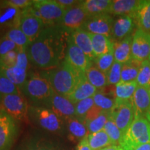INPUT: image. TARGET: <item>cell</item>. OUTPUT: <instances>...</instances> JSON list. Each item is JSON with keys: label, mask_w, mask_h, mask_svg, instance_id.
<instances>
[{"label": "cell", "mask_w": 150, "mask_h": 150, "mask_svg": "<svg viewBox=\"0 0 150 150\" xmlns=\"http://www.w3.org/2000/svg\"><path fill=\"white\" fill-rule=\"evenodd\" d=\"M133 18L136 21L138 28L150 33V0H144Z\"/></svg>", "instance_id": "cell-27"}, {"label": "cell", "mask_w": 150, "mask_h": 150, "mask_svg": "<svg viewBox=\"0 0 150 150\" xmlns=\"http://www.w3.org/2000/svg\"><path fill=\"white\" fill-rule=\"evenodd\" d=\"M140 65H141V63L132 59L129 61L122 64L121 71V81H136L140 70Z\"/></svg>", "instance_id": "cell-30"}, {"label": "cell", "mask_w": 150, "mask_h": 150, "mask_svg": "<svg viewBox=\"0 0 150 150\" xmlns=\"http://www.w3.org/2000/svg\"><path fill=\"white\" fill-rule=\"evenodd\" d=\"M134 119L145 117L150 108V89L138 86L132 98Z\"/></svg>", "instance_id": "cell-17"}, {"label": "cell", "mask_w": 150, "mask_h": 150, "mask_svg": "<svg viewBox=\"0 0 150 150\" xmlns=\"http://www.w3.org/2000/svg\"><path fill=\"white\" fill-rule=\"evenodd\" d=\"M47 106L50 107L59 117H63L67 120L75 117L74 103L71 102L67 97L59 95L55 91H54Z\"/></svg>", "instance_id": "cell-15"}, {"label": "cell", "mask_w": 150, "mask_h": 150, "mask_svg": "<svg viewBox=\"0 0 150 150\" xmlns=\"http://www.w3.org/2000/svg\"><path fill=\"white\" fill-rule=\"evenodd\" d=\"M45 27V24L40 18L31 13L29 7L22 11L18 28L27 35L31 42L37 38Z\"/></svg>", "instance_id": "cell-9"}, {"label": "cell", "mask_w": 150, "mask_h": 150, "mask_svg": "<svg viewBox=\"0 0 150 150\" xmlns=\"http://www.w3.org/2000/svg\"><path fill=\"white\" fill-rule=\"evenodd\" d=\"M88 18L80 1L74 6L65 11L64 16L58 26L70 32L72 30L82 28Z\"/></svg>", "instance_id": "cell-12"}, {"label": "cell", "mask_w": 150, "mask_h": 150, "mask_svg": "<svg viewBox=\"0 0 150 150\" xmlns=\"http://www.w3.org/2000/svg\"><path fill=\"white\" fill-rule=\"evenodd\" d=\"M65 60L74 67L76 70L85 73L86 71L92 66V62L88 57L78 47L71 38L70 34L67 40L66 56Z\"/></svg>", "instance_id": "cell-13"}, {"label": "cell", "mask_w": 150, "mask_h": 150, "mask_svg": "<svg viewBox=\"0 0 150 150\" xmlns=\"http://www.w3.org/2000/svg\"><path fill=\"white\" fill-rule=\"evenodd\" d=\"M96 93L97 88L87 80L85 75L81 79L72 93L66 97L74 104H76L83 99L93 97Z\"/></svg>", "instance_id": "cell-21"}, {"label": "cell", "mask_w": 150, "mask_h": 150, "mask_svg": "<svg viewBox=\"0 0 150 150\" xmlns=\"http://www.w3.org/2000/svg\"><path fill=\"white\" fill-rule=\"evenodd\" d=\"M144 0H114L112 1L108 14L134 17Z\"/></svg>", "instance_id": "cell-19"}, {"label": "cell", "mask_w": 150, "mask_h": 150, "mask_svg": "<svg viewBox=\"0 0 150 150\" xmlns=\"http://www.w3.org/2000/svg\"><path fill=\"white\" fill-rule=\"evenodd\" d=\"M69 32L59 26L47 27L27 49L29 61L41 69L58 67L66 56Z\"/></svg>", "instance_id": "cell-1"}, {"label": "cell", "mask_w": 150, "mask_h": 150, "mask_svg": "<svg viewBox=\"0 0 150 150\" xmlns=\"http://www.w3.org/2000/svg\"><path fill=\"white\" fill-rule=\"evenodd\" d=\"M18 86L0 73V94L3 95L20 94Z\"/></svg>", "instance_id": "cell-40"}, {"label": "cell", "mask_w": 150, "mask_h": 150, "mask_svg": "<svg viewBox=\"0 0 150 150\" xmlns=\"http://www.w3.org/2000/svg\"><path fill=\"white\" fill-rule=\"evenodd\" d=\"M113 18L108 13L100 14L88 18L81 29L86 32L94 34L103 35L111 38Z\"/></svg>", "instance_id": "cell-10"}, {"label": "cell", "mask_w": 150, "mask_h": 150, "mask_svg": "<svg viewBox=\"0 0 150 150\" xmlns=\"http://www.w3.org/2000/svg\"><path fill=\"white\" fill-rule=\"evenodd\" d=\"M56 1L65 11L74 6L80 2V1H75V0H56Z\"/></svg>", "instance_id": "cell-47"}, {"label": "cell", "mask_w": 150, "mask_h": 150, "mask_svg": "<svg viewBox=\"0 0 150 150\" xmlns=\"http://www.w3.org/2000/svg\"><path fill=\"white\" fill-rule=\"evenodd\" d=\"M134 150H150V142L140 145Z\"/></svg>", "instance_id": "cell-50"}, {"label": "cell", "mask_w": 150, "mask_h": 150, "mask_svg": "<svg viewBox=\"0 0 150 150\" xmlns=\"http://www.w3.org/2000/svg\"><path fill=\"white\" fill-rule=\"evenodd\" d=\"M102 111L103 110H101L100 108H99L97 106H95V105H94L93 107L91 108V109L88 112L87 114H86L85 117H84V119L83 120V122L85 123L86 122L93 120L95 118H96Z\"/></svg>", "instance_id": "cell-46"}, {"label": "cell", "mask_w": 150, "mask_h": 150, "mask_svg": "<svg viewBox=\"0 0 150 150\" xmlns=\"http://www.w3.org/2000/svg\"><path fill=\"white\" fill-rule=\"evenodd\" d=\"M18 48L0 57V67H12L16 65Z\"/></svg>", "instance_id": "cell-41"}, {"label": "cell", "mask_w": 150, "mask_h": 150, "mask_svg": "<svg viewBox=\"0 0 150 150\" xmlns=\"http://www.w3.org/2000/svg\"><path fill=\"white\" fill-rule=\"evenodd\" d=\"M29 113L38 125L47 131L57 132L61 129L62 122L60 117L51 108L42 106H31Z\"/></svg>", "instance_id": "cell-7"}, {"label": "cell", "mask_w": 150, "mask_h": 150, "mask_svg": "<svg viewBox=\"0 0 150 150\" xmlns=\"http://www.w3.org/2000/svg\"><path fill=\"white\" fill-rule=\"evenodd\" d=\"M77 149L78 150H92L88 145V142L87 137H86V138H83V140H81L80 142L78 145Z\"/></svg>", "instance_id": "cell-48"}, {"label": "cell", "mask_w": 150, "mask_h": 150, "mask_svg": "<svg viewBox=\"0 0 150 150\" xmlns=\"http://www.w3.org/2000/svg\"><path fill=\"white\" fill-rule=\"evenodd\" d=\"M0 73L18 87L22 88L27 80V70L16 65L12 67H0Z\"/></svg>", "instance_id": "cell-26"}, {"label": "cell", "mask_w": 150, "mask_h": 150, "mask_svg": "<svg viewBox=\"0 0 150 150\" xmlns=\"http://www.w3.org/2000/svg\"><path fill=\"white\" fill-rule=\"evenodd\" d=\"M9 5L18 9H24L29 8L33 5V1L31 0H9L6 1Z\"/></svg>", "instance_id": "cell-44"}, {"label": "cell", "mask_w": 150, "mask_h": 150, "mask_svg": "<svg viewBox=\"0 0 150 150\" xmlns=\"http://www.w3.org/2000/svg\"><path fill=\"white\" fill-rule=\"evenodd\" d=\"M134 27V20L132 17L120 16L113 22L111 38L116 42L122 40L125 38L131 35Z\"/></svg>", "instance_id": "cell-18"}, {"label": "cell", "mask_w": 150, "mask_h": 150, "mask_svg": "<svg viewBox=\"0 0 150 150\" xmlns=\"http://www.w3.org/2000/svg\"><path fill=\"white\" fill-rule=\"evenodd\" d=\"M146 119H147L148 121L150 122V108H149V111L147 112V115H146Z\"/></svg>", "instance_id": "cell-51"}, {"label": "cell", "mask_w": 150, "mask_h": 150, "mask_svg": "<svg viewBox=\"0 0 150 150\" xmlns=\"http://www.w3.org/2000/svg\"><path fill=\"white\" fill-rule=\"evenodd\" d=\"M138 87L136 81L122 82L115 86L113 91L115 100L128 101L132 99L135 91Z\"/></svg>", "instance_id": "cell-28"}, {"label": "cell", "mask_w": 150, "mask_h": 150, "mask_svg": "<svg viewBox=\"0 0 150 150\" xmlns=\"http://www.w3.org/2000/svg\"><path fill=\"white\" fill-rule=\"evenodd\" d=\"M122 64L115 61L106 74L108 85H117L121 81V71Z\"/></svg>", "instance_id": "cell-39"}, {"label": "cell", "mask_w": 150, "mask_h": 150, "mask_svg": "<svg viewBox=\"0 0 150 150\" xmlns=\"http://www.w3.org/2000/svg\"><path fill=\"white\" fill-rule=\"evenodd\" d=\"M32 6L38 12L46 27L59 25L65 12L56 0H35Z\"/></svg>", "instance_id": "cell-5"}, {"label": "cell", "mask_w": 150, "mask_h": 150, "mask_svg": "<svg viewBox=\"0 0 150 150\" xmlns=\"http://www.w3.org/2000/svg\"><path fill=\"white\" fill-rule=\"evenodd\" d=\"M18 46L6 37L0 39V57L18 49Z\"/></svg>", "instance_id": "cell-42"}, {"label": "cell", "mask_w": 150, "mask_h": 150, "mask_svg": "<svg viewBox=\"0 0 150 150\" xmlns=\"http://www.w3.org/2000/svg\"><path fill=\"white\" fill-rule=\"evenodd\" d=\"M87 80L96 88H103L108 85L106 74L95 66L89 67L85 72Z\"/></svg>", "instance_id": "cell-31"}, {"label": "cell", "mask_w": 150, "mask_h": 150, "mask_svg": "<svg viewBox=\"0 0 150 150\" xmlns=\"http://www.w3.org/2000/svg\"><path fill=\"white\" fill-rule=\"evenodd\" d=\"M87 140L92 150H100L112 145L111 140L104 129L97 133L90 134L87 136Z\"/></svg>", "instance_id": "cell-29"}, {"label": "cell", "mask_w": 150, "mask_h": 150, "mask_svg": "<svg viewBox=\"0 0 150 150\" xmlns=\"http://www.w3.org/2000/svg\"><path fill=\"white\" fill-rule=\"evenodd\" d=\"M1 105L4 112L14 120L28 121V104L26 99L20 93L3 95Z\"/></svg>", "instance_id": "cell-6"}, {"label": "cell", "mask_w": 150, "mask_h": 150, "mask_svg": "<svg viewBox=\"0 0 150 150\" xmlns=\"http://www.w3.org/2000/svg\"><path fill=\"white\" fill-rule=\"evenodd\" d=\"M71 38L78 47L84 52L91 61H93L96 57L93 53V46L89 33L81 28L72 30L69 32Z\"/></svg>", "instance_id": "cell-20"}, {"label": "cell", "mask_w": 150, "mask_h": 150, "mask_svg": "<svg viewBox=\"0 0 150 150\" xmlns=\"http://www.w3.org/2000/svg\"><path fill=\"white\" fill-rule=\"evenodd\" d=\"M6 37L13 41L19 48L27 50L29 45L31 44V41L29 40L28 37L18 27L12 28L8 30L6 34Z\"/></svg>", "instance_id": "cell-32"}, {"label": "cell", "mask_w": 150, "mask_h": 150, "mask_svg": "<svg viewBox=\"0 0 150 150\" xmlns=\"http://www.w3.org/2000/svg\"><path fill=\"white\" fill-rule=\"evenodd\" d=\"M136 81L138 86L150 89V61L149 60H145L141 63Z\"/></svg>", "instance_id": "cell-36"}, {"label": "cell", "mask_w": 150, "mask_h": 150, "mask_svg": "<svg viewBox=\"0 0 150 150\" xmlns=\"http://www.w3.org/2000/svg\"><path fill=\"white\" fill-rule=\"evenodd\" d=\"M133 35L128 36L122 40L114 42L113 54L115 61L124 64L130 61L131 58V43Z\"/></svg>", "instance_id": "cell-22"}, {"label": "cell", "mask_w": 150, "mask_h": 150, "mask_svg": "<svg viewBox=\"0 0 150 150\" xmlns=\"http://www.w3.org/2000/svg\"><path fill=\"white\" fill-rule=\"evenodd\" d=\"M29 58L27 53V50L23 48L18 47V56H17V61L16 63V66L21 67L24 70H27L29 65Z\"/></svg>", "instance_id": "cell-43"}, {"label": "cell", "mask_w": 150, "mask_h": 150, "mask_svg": "<svg viewBox=\"0 0 150 150\" xmlns=\"http://www.w3.org/2000/svg\"><path fill=\"white\" fill-rule=\"evenodd\" d=\"M110 115L122 135L125 134L134 120L132 99L128 101L115 100V106L110 112Z\"/></svg>", "instance_id": "cell-8"}, {"label": "cell", "mask_w": 150, "mask_h": 150, "mask_svg": "<svg viewBox=\"0 0 150 150\" xmlns=\"http://www.w3.org/2000/svg\"><path fill=\"white\" fill-rule=\"evenodd\" d=\"M150 55V33L138 28L133 35L131 58L142 63L148 60Z\"/></svg>", "instance_id": "cell-11"}, {"label": "cell", "mask_w": 150, "mask_h": 150, "mask_svg": "<svg viewBox=\"0 0 150 150\" xmlns=\"http://www.w3.org/2000/svg\"><path fill=\"white\" fill-rule=\"evenodd\" d=\"M112 1L110 0H86L81 1L82 6L90 17L108 13Z\"/></svg>", "instance_id": "cell-24"}, {"label": "cell", "mask_w": 150, "mask_h": 150, "mask_svg": "<svg viewBox=\"0 0 150 150\" xmlns=\"http://www.w3.org/2000/svg\"><path fill=\"white\" fill-rule=\"evenodd\" d=\"M104 130L111 140L112 145H120V142L121 141L123 135L110 115H109L107 122L105 124Z\"/></svg>", "instance_id": "cell-34"}, {"label": "cell", "mask_w": 150, "mask_h": 150, "mask_svg": "<svg viewBox=\"0 0 150 150\" xmlns=\"http://www.w3.org/2000/svg\"><path fill=\"white\" fill-rule=\"evenodd\" d=\"M110 112L102 111L96 118L93 120L86 122L85 125L90 134H94L104 129L105 124L110 115Z\"/></svg>", "instance_id": "cell-35"}, {"label": "cell", "mask_w": 150, "mask_h": 150, "mask_svg": "<svg viewBox=\"0 0 150 150\" xmlns=\"http://www.w3.org/2000/svg\"><path fill=\"white\" fill-rule=\"evenodd\" d=\"M67 129L70 139L72 141L83 140L88 135V129L85 123L76 117L67 119Z\"/></svg>", "instance_id": "cell-25"}, {"label": "cell", "mask_w": 150, "mask_h": 150, "mask_svg": "<svg viewBox=\"0 0 150 150\" xmlns=\"http://www.w3.org/2000/svg\"><path fill=\"white\" fill-rule=\"evenodd\" d=\"M17 133L15 120L5 112H0V150H8Z\"/></svg>", "instance_id": "cell-14"}, {"label": "cell", "mask_w": 150, "mask_h": 150, "mask_svg": "<svg viewBox=\"0 0 150 150\" xmlns=\"http://www.w3.org/2000/svg\"><path fill=\"white\" fill-rule=\"evenodd\" d=\"M93 61L95 64V67L106 74L115 62L113 50L104 55L96 57Z\"/></svg>", "instance_id": "cell-37"}, {"label": "cell", "mask_w": 150, "mask_h": 150, "mask_svg": "<svg viewBox=\"0 0 150 150\" xmlns=\"http://www.w3.org/2000/svg\"><path fill=\"white\" fill-rule=\"evenodd\" d=\"M94 105H95V102H94L93 97H89L74 104L75 117L83 121L86 114Z\"/></svg>", "instance_id": "cell-38"}, {"label": "cell", "mask_w": 150, "mask_h": 150, "mask_svg": "<svg viewBox=\"0 0 150 150\" xmlns=\"http://www.w3.org/2000/svg\"><path fill=\"white\" fill-rule=\"evenodd\" d=\"M21 90L31 102L45 106L54 91L48 80L38 75H33L27 79Z\"/></svg>", "instance_id": "cell-4"}, {"label": "cell", "mask_w": 150, "mask_h": 150, "mask_svg": "<svg viewBox=\"0 0 150 150\" xmlns=\"http://www.w3.org/2000/svg\"><path fill=\"white\" fill-rule=\"evenodd\" d=\"M84 76L85 73L76 70L64 60L59 66L48 71L44 77L56 93L67 97L72 93Z\"/></svg>", "instance_id": "cell-2"}, {"label": "cell", "mask_w": 150, "mask_h": 150, "mask_svg": "<svg viewBox=\"0 0 150 150\" xmlns=\"http://www.w3.org/2000/svg\"><path fill=\"white\" fill-rule=\"evenodd\" d=\"M100 150H125L120 145H110Z\"/></svg>", "instance_id": "cell-49"}, {"label": "cell", "mask_w": 150, "mask_h": 150, "mask_svg": "<svg viewBox=\"0 0 150 150\" xmlns=\"http://www.w3.org/2000/svg\"><path fill=\"white\" fill-rule=\"evenodd\" d=\"M148 60H149V61H150V55H149V58H148Z\"/></svg>", "instance_id": "cell-52"}, {"label": "cell", "mask_w": 150, "mask_h": 150, "mask_svg": "<svg viewBox=\"0 0 150 150\" xmlns=\"http://www.w3.org/2000/svg\"><path fill=\"white\" fill-rule=\"evenodd\" d=\"M88 33L91 40L93 53L95 57L104 55L113 50L114 42L110 40L109 38L103 35Z\"/></svg>", "instance_id": "cell-23"}, {"label": "cell", "mask_w": 150, "mask_h": 150, "mask_svg": "<svg viewBox=\"0 0 150 150\" xmlns=\"http://www.w3.org/2000/svg\"><path fill=\"white\" fill-rule=\"evenodd\" d=\"M95 105L103 111L110 112L113 109L115 106V98L105 95L101 92H97L93 97Z\"/></svg>", "instance_id": "cell-33"}, {"label": "cell", "mask_w": 150, "mask_h": 150, "mask_svg": "<svg viewBox=\"0 0 150 150\" xmlns=\"http://www.w3.org/2000/svg\"><path fill=\"white\" fill-rule=\"evenodd\" d=\"M150 142V122L145 117L134 119L122 136L120 146L125 150H134Z\"/></svg>", "instance_id": "cell-3"}, {"label": "cell", "mask_w": 150, "mask_h": 150, "mask_svg": "<svg viewBox=\"0 0 150 150\" xmlns=\"http://www.w3.org/2000/svg\"><path fill=\"white\" fill-rule=\"evenodd\" d=\"M28 150H56V149L53 145L48 142L39 141L32 144Z\"/></svg>", "instance_id": "cell-45"}, {"label": "cell", "mask_w": 150, "mask_h": 150, "mask_svg": "<svg viewBox=\"0 0 150 150\" xmlns=\"http://www.w3.org/2000/svg\"><path fill=\"white\" fill-rule=\"evenodd\" d=\"M22 11L9 5L6 1H0V31L18 27Z\"/></svg>", "instance_id": "cell-16"}]
</instances>
